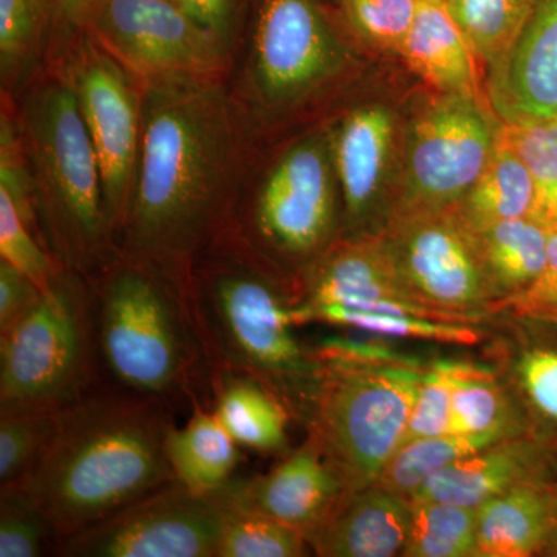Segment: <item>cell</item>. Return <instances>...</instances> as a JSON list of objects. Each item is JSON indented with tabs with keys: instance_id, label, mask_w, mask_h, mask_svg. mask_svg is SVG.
Returning <instances> with one entry per match:
<instances>
[{
	"instance_id": "1",
	"label": "cell",
	"mask_w": 557,
	"mask_h": 557,
	"mask_svg": "<svg viewBox=\"0 0 557 557\" xmlns=\"http://www.w3.org/2000/svg\"><path fill=\"white\" fill-rule=\"evenodd\" d=\"M141 139L124 218L134 258L178 270L228 201L239 134L218 81L145 84Z\"/></svg>"
},
{
	"instance_id": "2",
	"label": "cell",
	"mask_w": 557,
	"mask_h": 557,
	"mask_svg": "<svg viewBox=\"0 0 557 557\" xmlns=\"http://www.w3.org/2000/svg\"><path fill=\"white\" fill-rule=\"evenodd\" d=\"M170 432L149 403H78L61 410L49 445L7 490L24 494L51 530L67 539L172 483Z\"/></svg>"
},
{
	"instance_id": "3",
	"label": "cell",
	"mask_w": 557,
	"mask_h": 557,
	"mask_svg": "<svg viewBox=\"0 0 557 557\" xmlns=\"http://www.w3.org/2000/svg\"><path fill=\"white\" fill-rule=\"evenodd\" d=\"M24 146L60 247L76 259L90 256L110 225L100 161L69 79L47 84L28 98Z\"/></svg>"
},
{
	"instance_id": "4",
	"label": "cell",
	"mask_w": 557,
	"mask_h": 557,
	"mask_svg": "<svg viewBox=\"0 0 557 557\" xmlns=\"http://www.w3.org/2000/svg\"><path fill=\"white\" fill-rule=\"evenodd\" d=\"M318 443L348 494L375 485L408 428L421 376L409 366L329 364Z\"/></svg>"
},
{
	"instance_id": "5",
	"label": "cell",
	"mask_w": 557,
	"mask_h": 557,
	"mask_svg": "<svg viewBox=\"0 0 557 557\" xmlns=\"http://www.w3.org/2000/svg\"><path fill=\"white\" fill-rule=\"evenodd\" d=\"M86 317L67 285H50L0 344L2 412H61L87 372Z\"/></svg>"
},
{
	"instance_id": "6",
	"label": "cell",
	"mask_w": 557,
	"mask_h": 557,
	"mask_svg": "<svg viewBox=\"0 0 557 557\" xmlns=\"http://www.w3.org/2000/svg\"><path fill=\"white\" fill-rule=\"evenodd\" d=\"M247 490L226 485L194 493L166 485L97 525L65 539L61 555L78 557H215L230 516Z\"/></svg>"
},
{
	"instance_id": "7",
	"label": "cell",
	"mask_w": 557,
	"mask_h": 557,
	"mask_svg": "<svg viewBox=\"0 0 557 557\" xmlns=\"http://www.w3.org/2000/svg\"><path fill=\"white\" fill-rule=\"evenodd\" d=\"M83 32L141 86L218 81L226 67V40L175 0H98Z\"/></svg>"
},
{
	"instance_id": "8",
	"label": "cell",
	"mask_w": 557,
	"mask_h": 557,
	"mask_svg": "<svg viewBox=\"0 0 557 557\" xmlns=\"http://www.w3.org/2000/svg\"><path fill=\"white\" fill-rule=\"evenodd\" d=\"M483 98L442 95L410 126L401 211L456 207L485 170L496 124Z\"/></svg>"
},
{
	"instance_id": "9",
	"label": "cell",
	"mask_w": 557,
	"mask_h": 557,
	"mask_svg": "<svg viewBox=\"0 0 557 557\" xmlns=\"http://www.w3.org/2000/svg\"><path fill=\"white\" fill-rule=\"evenodd\" d=\"M100 338L113 375L139 394H163L185 368L178 314L166 293L141 270L120 271L106 285Z\"/></svg>"
},
{
	"instance_id": "10",
	"label": "cell",
	"mask_w": 557,
	"mask_h": 557,
	"mask_svg": "<svg viewBox=\"0 0 557 557\" xmlns=\"http://www.w3.org/2000/svg\"><path fill=\"white\" fill-rule=\"evenodd\" d=\"M399 276L424 306L478 317L496 298L474 233L456 208L401 211L384 237Z\"/></svg>"
},
{
	"instance_id": "11",
	"label": "cell",
	"mask_w": 557,
	"mask_h": 557,
	"mask_svg": "<svg viewBox=\"0 0 557 557\" xmlns=\"http://www.w3.org/2000/svg\"><path fill=\"white\" fill-rule=\"evenodd\" d=\"M205 304L196 313L201 329L237 368L276 383L314 372L293 336L295 309L265 282L244 271L220 273L209 284Z\"/></svg>"
},
{
	"instance_id": "12",
	"label": "cell",
	"mask_w": 557,
	"mask_h": 557,
	"mask_svg": "<svg viewBox=\"0 0 557 557\" xmlns=\"http://www.w3.org/2000/svg\"><path fill=\"white\" fill-rule=\"evenodd\" d=\"M346 62V47L317 0H260L251 53L260 104L277 109L302 100Z\"/></svg>"
},
{
	"instance_id": "13",
	"label": "cell",
	"mask_w": 557,
	"mask_h": 557,
	"mask_svg": "<svg viewBox=\"0 0 557 557\" xmlns=\"http://www.w3.org/2000/svg\"><path fill=\"white\" fill-rule=\"evenodd\" d=\"M69 81L100 161L109 225L123 223L141 139L143 94L131 73L87 33L73 57Z\"/></svg>"
},
{
	"instance_id": "14",
	"label": "cell",
	"mask_w": 557,
	"mask_h": 557,
	"mask_svg": "<svg viewBox=\"0 0 557 557\" xmlns=\"http://www.w3.org/2000/svg\"><path fill=\"white\" fill-rule=\"evenodd\" d=\"M336 183L329 141L314 137L293 146L256 201L255 225L262 239L292 255L321 247L335 219Z\"/></svg>"
},
{
	"instance_id": "15",
	"label": "cell",
	"mask_w": 557,
	"mask_h": 557,
	"mask_svg": "<svg viewBox=\"0 0 557 557\" xmlns=\"http://www.w3.org/2000/svg\"><path fill=\"white\" fill-rule=\"evenodd\" d=\"M487 70V102L504 123L557 119V0H537L518 40Z\"/></svg>"
},
{
	"instance_id": "16",
	"label": "cell",
	"mask_w": 557,
	"mask_h": 557,
	"mask_svg": "<svg viewBox=\"0 0 557 557\" xmlns=\"http://www.w3.org/2000/svg\"><path fill=\"white\" fill-rule=\"evenodd\" d=\"M556 468L536 440H504L442 469L409 502L479 508L518 483L552 478Z\"/></svg>"
},
{
	"instance_id": "17",
	"label": "cell",
	"mask_w": 557,
	"mask_h": 557,
	"mask_svg": "<svg viewBox=\"0 0 557 557\" xmlns=\"http://www.w3.org/2000/svg\"><path fill=\"white\" fill-rule=\"evenodd\" d=\"M412 507L408 498L372 485L350 494L347 504L319 527V555L391 557L405 552Z\"/></svg>"
},
{
	"instance_id": "18",
	"label": "cell",
	"mask_w": 557,
	"mask_h": 557,
	"mask_svg": "<svg viewBox=\"0 0 557 557\" xmlns=\"http://www.w3.org/2000/svg\"><path fill=\"white\" fill-rule=\"evenodd\" d=\"M557 518V482L527 480L478 508L480 557L541 555Z\"/></svg>"
},
{
	"instance_id": "19",
	"label": "cell",
	"mask_w": 557,
	"mask_h": 557,
	"mask_svg": "<svg viewBox=\"0 0 557 557\" xmlns=\"http://www.w3.org/2000/svg\"><path fill=\"white\" fill-rule=\"evenodd\" d=\"M383 300H417L383 239L343 245L319 267L307 307L369 310ZM423 304V302H421Z\"/></svg>"
},
{
	"instance_id": "20",
	"label": "cell",
	"mask_w": 557,
	"mask_h": 557,
	"mask_svg": "<svg viewBox=\"0 0 557 557\" xmlns=\"http://www.w3.org/2000/svg\"><path fill=\"white\" fill-rule=\"evenodd\" d=\"M394 135L391 110L370 104L354 110L333 137V166L351 222L364 218L379 197Z\"/></svg>"
},
{
	"instance_id": "21",
	"label": "cell",
	"mask_w": 557,
	"mask_h": 557,
	"mask_svg": "<svg viewBox=\"0 0 557 557\" xmlns=\"http://www.w3.org/2000/svg\"><path fill=\"white\" fill-rule=\"evenodd\" d=\"M341 486L338 474L322 458L318 445L299 450L245 490L252 508L306 533L327 519L325 512Z\"/></svg>"
},
{
	"instance_id": "22",
	"label": "cell",
	"mask_w": 557,
	"mask_h": 557,
	"mask_svg": "<svg viewBox=\"0 0 557 557\" xmlns=\"http://www.w3.org/2000/svg\"><path fill=\"white\" fill-rule=\"evenodd\" d=\"M397 53L440 94L483 98L478 57L443 2L421 0L412 28Z\"/></svg>"
},
{
	"instance_id": "23",
	"label": "cell",
	"mask_w": 557,
	"mask_h": 557,
	"mask_svg": "<svg viewBox=\"0 0 557 557\" xmlns=\"http://www.w3.org/2000/svg\"><path fill=\"white\" fill-rule=\"evenodd\" d=\"M454 208L472 230L533 214V178L500 129L485 170Z\"/></svg>"
},
{
	"instance_id": "24",
	"label": "cell",
	"mask_w": 557,
	"mask_h": 557,
	"mask_svg": "<svg viewBox=\"0 0 557 557\" xmlns=\"http://www.w3.org/2000/svg\"><path fill=\"white\" fill-rule=\"evenodd\" d=\"M472 233L496 298L522 292L541 273L547 258L548 228L536 220H504Z\"/></svg>"
},
{
	"instance_id": "25",
	"label": "cell",
	"mask_w": 557,
	"mask_h": 557,
	"mask_svg": "<svg viewBox=\"0 0 557 557\" xmlns=\"http://www.w3.org/2000/svg\"><path fill=\"white\" fill-rule=\"evenodd\" d=\"M168 458L180 485L194 493H212L228 485L239 453L215 413H197L180 431L171 429Z\"/></svg>"
},
{
	"instance_id": "26",
	"label": "cell",
	"mask_w": 557,
	"mask_h": 557,
	"mask_svg": "<svg viewBox=\"0 0 557 557\" xmlns=\"http://www.w3.org/2000/svg\"><path fill=\"white\" fill-rule=\"evenodd\" d=\"M504 438L496 434H445L413 440L399 446L381 472L375 485L409 500L432 475L437 474L442 469L460 458L472 456L487 446L496 445Z\"/></svg>"
},
{
	"instance_id": "27",
	"label": "cell",
	"mask_w": 557,
	"mask_h": 557,
	"mask_svg": "<svg viewBox=\"0 0 557 557\" xmlns=\"http://www.w3.org/2000/svg\"><path fill=\"white\" fill-rule=\"evenodd\" d=\"M537 0H443L475 57L487 69L518 40Z\"/></svg>"
},
{
	"instance_id": "28",
	"label": "cell",
	"mask_w": 557,
	"mask_h": 557,
	"mask_svg": "<svg viewBox=\"0 0 557 557\" xmlns=\"http://www.w3.org/2000/svg\"><path fill=\"white\" fill-rule=\"evenodd\" d=\"M215 417L240 446L276 450L287 442V416L276 399L249 380L230 383L219 398Z\"/></svg>"
},
{
	"instance_id": "29",
	"label": "cell",
	"mask_w": 557,
	"mask_h": 557,
	"mask_svg": "<svg viewBox=\"0 0 557 557\" xmlns=\"http://www.w3.org/2000/svg\"><path fill=\"white\" fill-rule=\"evenodd\" d=\"M296 321L314 319L329 324L364 330L392 338L438 341L450 344L479 343L478 330L469 327L467 322L438 321L413 317V314L391 313V311H372L344 309V307H298L295 309Z\"/></svg>"
},
{
	"instance_id": "30",
	"label": "cell",
	"mask_w": 557,
	"mask_h": 557,
	"mask_svg": "<svg viewBox=\"0 0 557 557\" xmlns=\"http://www.w3.org/2000/svg\"><path fill=\"white\" fill-rule=\"evenodd\" d=\"M412 522L403 556L478 555V508L440 502H410Z\"/></svg>"
},
{
	"instance_id": "31",
	"label": "cell",
	"mask_w": 557,
	"mask_h": 557,
	"mask_svg": "<svg viewBox=\"0 0 557 557\" xmlns=\"http://www.w3.org/2000/svg\"><path fill=\"white\" fill-rule=\"evenodd\" d=\"M453 372L448 434L508 437V405L493 373L460 362H453Z\"/></svg>"
},
{
	"instance_id": "32",
	"label": "cell",
	"mask_w": 557,
	"mask_h": 557,
	"mask_svg": "<svg viewBox=\"0 0 557 557\" xmlns=\"http://www.w3.org/2000/svg\"><path fill=\"white\" fill-rule=\"evenodd\" d=\"M502 137L527 164L534 185L531 219L557 228V119L502 123Z\"/></svg>"
},
{
	"instance_id": "33",
	"label": "cell",
	"mask_w": 557,
	"mask_h": 557,
	"mask_svg": "<svg viewBox=\"0 0 557 557\" xmlns=\"http://www.w3.org/2000/svg\"><path fill=\"white\" fill-rule=\"evenodd\" d=\"M304 533L245 504L226 520L215 557H298Z\"/></svg>"
},
{
	"instance_id": "34",
	"label": "cell",
	"mask_w": 557,
	"mask_h": 557,
	"mask_svg": "<svg viewBox=\"0 0 557 557\" xmlns=\"http://www.w3.org/2000/svg\"><path fill=\"white\" fill-rule=\"evenodd\" d=\"M60 412H2L0 421V482L3 490L36 463L58 428Z\"/></svg>"
},
{
	"instance_id": "35",
	"label": "cell",
	"mask_w": 557,
	"mask_h": 557,
	"mask_svg": "<svg viewBox=\"0 0 557 557\" xmlns=\"http://www.w3.org/2000/svg\"><path fill=\"white\" fill-rule=\"evenodd\" d=\"M518 373L528 405L542 426L539 445L557 463V343L545 341L527 348Z\"/></svg>"
},
{
	"instance_id": "36",
	"label": "cell",
	"mask_w": 557,
	"mask_h": 557,
	"mask_svg": "<svg viewBox=\"0 0 557 557\" xmlns=\"http://www.w3.org/2000/svg\"><path fill=\"white\" fill-rule=\"evenodd\" d=\"M47 20V0H0V64L13 81L38 54Z\"/></svg>"
},
{
	"instance_id": "37",
	"label": "cell",
	"mask_w": 557,
	"mask_h": 557,
	"mask_svg": "<svg viewBox=\"0 0 557 557\" xmlns=\"http://www.w3.org/2000/svg\"><path fill=\"white\" fill-rule=\"evenodd\" d=\"M421 0H343L351 30L376 49L398 51L412 28Z\"/></svg>"
},
{
	"instance_id": "38",
	"label": "cell",
	"mask_w": 557,
	"mask_h": 557,
	"mask_svg": "<svg viewBox=\"0 0 557 557\" xmlns=\"http://www.w3.org/2000/svg\"><path fill=\"white\" fill-rule=\"evenodd\" d=\"M0 256L30 277L42 292L53 284V263L33 239L30 225L3 189H0Z\"/></svg>"
},
{
	"instance_id": "39",
	"label": "cell",
	"mask_w": 557,
	"mask_h": 557,
	"mask_svg": "<svg viewBox=\"0 0 557 557\" xmlns=\"http://www.w3.org/2000/svg\"><path fill=\"white\" fill-rule=\"evenodd\" d=\"M453 388V362H438L423 373L401 446L413 440L448 434Z\"/></svg>"
},
{
	"instance_id": "40",
	"label": "cell",
	"mask_w": 557,
	"mask_h": 557,
	"mask_svg": "<svg viewBox=\"0 0 557 557\" xmlns=\"http://www.w3.org/2000/svg\"><path fill=\"white\" fill-rule=\"evenodd\" d=\"M51 527L30 500L16 490H3L0 507V557H36Z\"/></svg>"
},
{
	"instance_id": "41",
	"label": "cell",
	"mask_w": 557,
	"mask_h": 557,
	"mask_svg": "<svg viewBox=\"0 0 557 557\" xmlns=\"http://www.w3.org/2000/svg\"><path fill=\"white\" fill-rule=\"evenodd\" d=\"M498 304L520 318L557 325V228L548 230L547 258L537 277L525 289Z\"/></svg>"
},
{
	"instance_id": "42",
	"label": "cell",
	"mask_w": 557,
	"mask_h": 557,
	"mask_svg": "<svg viewBox=\"0 0 557 557\" xmlns=\"http://www.w3.org/2000/svg\"><path fill=\"white\" fill-rule=\"evenodd\" d=\"M42 289L16 267L0 260V329L13 327L39 302Z\"/></svg>"
},
{
	"instance_id": "43",
	"label": "cell",
	"mask_w": 557,
	"mask_h": 557,
	"mask_svg": "<svg viewBox=\"0 0 557 557\" xmlns=\"http://www.w3.org/2000/svg\"><path fill=\"white\" fill-rule=\"evenodd\" d=\"M189 16L223 40L228 39L237 0H175Z\"/></svg>"
},
{
	"instance_id": "44",
	"label": "cell",
	"mask_w": 557,
	"mask_h": 557,
	"mask_svg": "<svg viewBox=\"0 0 557 557\" xmlns=\"http://www.w3.org/2000/svg\"><path fill=\"white\" fill-rule=\"evenodd\" d=\"M98 0H57L58 16L69 27L84 30L90 11Z\"/></svg>"
},
{
	"instance_id": "45",
	"label": "cell",
	"mask_w": 557,
	"mask_h": 557,
	"mask_svg": "<svg viewBox=\"0 0 557 557\" xmlns=\"http://www.w3.org/2000/svg\"><path fill=\"white\" fill-rule=\"evenodd\" d=\"M541 556L557 557V518L555 527H553L552 534H549L547 544H545L544 549H542Z\"/></svg>"
},
{
	"instance_id": "46",
	"label": "cell",
	"mask_w": 557,
	"mask_h": 557,
	"mask_svg": "<svg viewBox=\"0 0 557 557\" xmlns=\"http://www.w3.org/2000/svg\"><path fill=\"white\" fill-rule=\"evenodd\" d=\"M434 2H443V0H434Z\"/></svg>"
}]
</instances>
